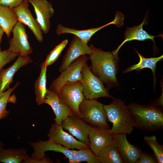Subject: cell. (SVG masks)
Masks as SVG:
<instances>
[{
  "instance_id": "cell-1",
  "label": "cell",
  "mask_w": 163,
  "mask_h": 163,
  "mask_svg": "<svg viewBox=\"0 0 163 163\" xmlns=\"http://www.w3.org/2000/svg\"><path fill=\"white\" fill-rule=\"evenodd\" d=\"M91 71L105 84L107 88L119 86L116 75L118 71V57L112 52H106L94 46L89 56Z\"/></svg>"
},
{
  "instance_id": "cell-2",
  "label": "cell",
  "mask_w": 163,
  "mask_h": 163,
  "mask_svg": "<svg viewBox=\"0 0 163 163\" xmlns=\"http://www.w3.org/2000/svg\"><path fill=\"white\" fill-rule=\"evenodd\" d=\"M133 121L134 126L149 131L163 128V110L153 103L142 105L132 103L128 106Z\"/></svg>"
},
{
  "instance_id": "cell-3",
  "label": "cell",
  "mask_w": 163,
  "mask_h": 163,
  "mask_svg": "<svg viewBox=\"0 0 163 163\" xmlns=\"http://www.w3.org/2000/svg\"><path fill=\"white\" fill-rule=\"evenodd\" d=\"M109 104L104 105L107 117L113 126L110 129L113 134L130 135L133 130V121L128 106L120 99L113 98Z\"/></svg>"
},
{
  "instance_id": "cell-4",
  "label": "cell",
  "mask_w": 163,
  "mask_h": 163,
  "mask_svg": "<svg viewBox=\"0 0 163 163\" xmlns=\"http://www.w3.org/2000/svg\"><path fill=\"white\" fill-rule=\"evenodd\" d=\"M104 105L97 99H85L79 106L80 118L93 127L109 129Z\"/></svg>"
},
{
  "instance_id": "cell-5",
  "label": "cell",
  "mask_w": 163,
  "mask_h": 163,
  "mask_svg": "<svg viewBox=\"0 0 163 163\" xmlns=\"http://www.w3.org/2000/svg\"><path fill=\"white\" fill-rule=\"evenodd\" d=\"M81 82L83 87V93L86 99H97L105 97L113 98L109 93V88H105L104 83L91 71L87 62L84 66L82 70Z\"/></svg>"
},
{
  "instance_id": "cell-6",
  "label": "cell",
  "mask_w": 163,
  "mask_h": 163,
  "mask_svg": "<svg viewBox=\"0 0 163 163\" xmlns=\"http://www.w3.org/2000/svg\"><path fill=\"white\" fill-rule=\"evenodd\" d=\"M34 152L27 161V163H48L49 159L45 157L44 153L46 151H52L62 153L68 158L70 163H75L74 150H71L64 146L51 142L40 140L30 142Z\"/></svg>"
},
{
  "instance_id": "cell-7",
  "label": "cell",
  "mask_w": 163,
  "mask_h": 163,
  "mask_svg": "<svg viewBox=\"0 0 163 163\" xmlns=\"http://www.w3.org/2000/svg\"><path fill=\"white\" fill-rule=\"evenodd\" d=\"M89 59V57L87 55L80 56L61 72L59 76L52 82L47 89L57 93L66 83L81 81L82 79V69Z\"/></svg>"
},
{
  "instance_id": "cell-8",
  "label": "cell",
  "mask_w": 163,
  "mask_h": 163,
  "mask_svg": "<svg viewBox=\"0 0 163 163\" xmlns=\"http://www.w3.org/2000/svg\"><path fill=\"white\" fill-rule=\"evenodd\" d=\"M83 89V85L81 81L68 82L63 85L57 93L60 100L80 118L79 106L85 99Z\"/></svg>"
},
{
  "instance_id": "cell-9",
  "label": "cell",
  "mask_w": 163,
  "mask_h": 163,
  "mask_svg": "<svg viewBox=\"0 0 163 163\" xmlns=\"http://www.w3.org/2000/svg\"><path fill=\"white\" fill-rule=\"evenodd\" d=\"M11 32L13 37L9 40V47L7 50L17 54L19 57L29 56L33 50L29 43L24 25L18 21Z\"/></svg>"
},
{
  "instance_id": "cell-10",
  "label": "cell",
  "mask_w": 163,
  "mask_h": 163,
  "mask_svg": "<svg viewBox=\"0 0 163 163\" xmlns=\"http://www.w3.org/2000/svg\"><path fill=\"white\" fill-rule=\"evenodd\" d=\"M47 136L50 141L69 149H90V144L76 140L72 136L65 131L61 125L55 122L52 125Z\"/></svg>"
},
{
  "instance_id": "cell-11",
  "label": "cell",
  "mask_w": 163,
  "mask_h": 163,
  "mask_svg": "<svg viewBox=\"0 0 163 163\" xmlns=\"http://www.w3.org/2000/svg\"><path fill=\"white\" fill-rule=\"evenodd\" d=\"M94 46H89L80 38L74 35L69 47L65 54L59 71L61 72L81 56H89L93 52Z\"/></svg>"
},
{
  "instance_id": "cell-12",
  "label": "cell",
  "mask_w": 163,
  "mask_h": 163,
  "mask_svg": "<svg viewBox=\"0 0 163 163\" xmlns=\"http://www.w3.org/2000/svg\"><path fill=\"white\" fill-rule=\"evenodd\" d=\"M124 19L123 14L117 11L113 21L101 27L88 29L80 30L66 27L61 24H59L57 26L56 33L58 35L65 34H72L87 44L93 35L99 30L111 24H114L117 27H120L123 24Z\"/></svg>"
},
{
  "instance_id": "cell-13",
  "label": "cell",
  "mask_w": 163,
  "mask_h": 163,
  "mask_svg": "<svg viewBox=\"0 0 163 163\" xmlns=\"http://www.w3.org/2000/svg\"><path fill=\"white\" fill-rule=\"evenodd\" d=\"M63 129L69 133L79 141L90 144L89 133L92 126L76 116L68 117L62 124Z\"/></svg>"
},
{
  "instance_id": "cell-14",
  "label": "cell",
  "mask_w": 163,
  "mask_h": 163,
  "mask_svg": "<svg viewBox=\"0 0 163 163\" xmlns=\"http://www.w3.org/2000/svg\"><path fill=\"white\" fill-rule=\"evenodd\" d=\"M114 134L110 129L92 126L89 133L90 149L97 156L112 142Z\"/></svg>"
},
{
  "instance_id": "cell-15",
  "label": "cell",
  "mask_w": 163,
  "mask_h": 163,
  "mask_svg": "<svg viewBox=\"0 0 163 163\" xmlns=\"http://www.w3.org/2000/svg\"><path fill=\"white\" fill-rule=\"evenodd\" d=\"M34 8L36 20L43 33L46 34L49 32L51 23L50 18L54 11L51 3L46 0H27Z\"/></svg>"
},
{
  "instance_id": "cell-16",
  "label": "cell",
  "mask_w": 163,
  "mask_h": 163,
  "mask_svg": "<svg viewBox=\"0 0 163 163\" xmlns=\"http://www.w3.org/2000/svg\"><path fill=\"white\" fill-rule=\"evenodd\" d=\"M113 140L124 163H137L142 152L139 148L131 144L129 142L126 134L122 133L114 134Z\"/></svg>"
},
{
  "instance_id": "cell-17",
  "label": "cell",
  "mask_w": 163,
  "mask_h": 163,
  "mask_svg": "<svg viewBox=\"0 0 163 163\" xmlns=\"http://www.w3.org/2000/svg\"><path fill=\"white\" fill-rule=\"evenodd\" d=\"M29 2L24 0L22 3L12 9L17 15L18 21L27 25L30 30L37 40L42 43L43 40V32L36 19L33 16L29 9Z\"/></svg>"
},
{
  "instance_id": "cell-18",
  "label": "cell",
  "mask_w": 163,
  "mask_h": 163,
  "mask_svg": "<svg viewBox=\"0 0 163 163\" xmlns=\"http://www.w3.org/2000/svg\"><path fill=\"white\" fill-rule=\"evenodd\" d=\"M44 103L51 106L56 116L55 122L59 124L62 125L68 117L76 116L69 107L60 100L57 93L48 89Z\"/></svg>"
},
{
  "instance_id": "cell-19",
  "label": "cell",
  "mask_w": 163,
  "mask_h": 163,
  "mask_svg": "<svg viewBox=\"0 0 163 163\" xmlns=\"http://www.w3.org/2000/svg\"><path fill=\"white\" fill-rule=\"evenodd\" d=\"M29 56H18L14 63L6 69H2L0 71V93L6 91L13 81L15 74L22 67L32 62Z\"/></svg>"
},
{
  "instance_id": "cell-20",
  "label": "cell",
  "mask_w": 163,
  "mask_h": 163,
  "mask_svg": "<svg viewBox=\"0 0 163 163\" xmlns=\"http://www.w3.org/2000/svg\"><path fill=\"white\" fill-rule=\"evenodd\" d=\"M147 22L145 18L141 24L138 26H135L132 27H127L125 32V39L117 48L112 51L114 55L118 56V53L120 49L122 46L127 41H130L133 40L144 41L145 40L150 39L155 44L154 38L155 37L162 36L159 35L154 36L146 32L143 29L144 25L147 24Z\"/></svg>"
},
{
  "instance_id": "cell-21",
  "label": "cell",
  "mask_w": 163,
  "mask_h": 163,
  "mask_svg": "<svg viewBox=\"0 0 163 163\" xmlns=\"http://www.w3.org/2000/svg\"><path fill=\"white\" fill-rule=\"evenodd\" d=\"M18 21L16 14L12 9L0 5V25L8 38L10 36L13 27Z\"/></svg>"
},
{
  "instance_id": "cell-22",
  "label": "cell",
  "mask_w": 163,
  "mask_h": 163,
  "mask_svg": "<svg viewBox=\"0 0 163 163\" xmlns=\"http://www.w3.org/2000/svg\"><path fill=\"white\" fill-rule=\"evenodd\" d=\"M47 66L45 62H42L40 66V75L34 84L36 100L38 105L44 104L47 94V89L46 88V73Z\"/></svg>"
},
{
  "instance_id": "cell-23",
  "label": "cell",
  "mask_w": 163,
  "mask_h": 163,
  "mask_svg": "<svg viewBox=\"0 0 163 163\" xmlns=\"http://www.w3.org/2000/svg\"><path fill=\"white\" fill-rule=\"evenodd\" d=\"M136 51L139 56V62L137 64L133 65L126 69L123 72V73H125L129 72L134 70L139 71L144 68L150 69L152 70L153 73L154 86L155 87L156 80L155 73L156 63L158 62L161 60L163 59V55L157 57L146 58L142 56L136 50Z\"/></svg>"
},
{
  "instance_id": "cell-24",
  "label": "cell",
  "mask_w": 163,
  "mask_h": 163,
  "mask_svg": "<svg viewBox=\"0 0 163 163\" xmlns=\"http://www.w3.org/2000/svg\"><path fill=\"white\" fill-rule=\"evenodd\" d=\"M29 157L24 149H0V162L19 163L23 161L24 162Z\"/></svg>"
},
{
  "instance_id": "cell-25",
  "label": "cell",
  "mask_w": 163,
  "mask_h": 163,
  "mask_svg": "<svg viewBox=\"0 0 163 163\" xmlns=\"http://www.w3.org/2000/svg\"><path fill=\"white\" fill-rule=\"evenodd\" d=\"M100 163H123V161L113 140L98 156Z\"/></svg>"
},
{
  "instance_id": "cell-26",
  "label": "cell",
  "mask_w": 163,
  "mask_h": 163,
  "mask_svg": "<svg viewBox=\"0 0 163 163\" xmlns=\"http://www.w3.org/2000/svg\"><path fill=\"white\" fill-rule=\"evenodd\" d=\"M75 163L86 161L88 163H100L98 156L96 155L90 149L84 148L74 150Z\"/></svg>"
},
{
  "instance_id": "cell-27",
  "label": "cell",
  "mask_w": 163,
  "mask_h": 163,
  "mask_svg": "<svg viewBox=\"0 0 163 163\" xmlns=\"http://www.w3.org/2000/svg\"><path fill=\"white\" fill-rule=\"evenodd\" d=\"M144 139L153 150L158 163H163V146L158 143L156 136L155 135L144 136Z\"/></svg>"
},
{
  "instance_id": "cell-28",
  "label": "cell",
  "mask_w": 163,
  "mask_h": 163,
  "mask_svg": "<svg viewBox=\"0 0 163 163\" xmlns=\"http://www.w3.org/2000/svg\"><path fill=\"white\" fill-rule=\"evenodd\" d=\"M20 83L17 82L12 88H10L6 91L0 93V120L6 118L9 111L6 109L9 98L12 92L17 87Z\"/></svg>"
},
{
  "instance_id": "cell-29",
  "label": "cell",
  "mask_w": 163,
  "mask_h": 163,
  "mask_svg": "<svg viewBox=\"0 0 163 163\" xmlns=\"http://www.w3.org/2000/svg\"><path fill=\"white\" fill-rule=\"evenodd\" d=\"M68 43V39L64 40L49 53L44 62L47 66L52 65L57 60Z\"/></svg>"
},
{
  "instance_id": "cell-30",
  "label": "cell",
  "mask_w": 163,
  "mask_h": 163,
  "mask_svg": "<svg viewBox=\"0 0 163 163\" xmlns=\"http://www.w3.org/2000/svg\"><path fill=\"white\" fill-rule=\"evenodd\" d=\"M18 56L17 54L7 50L0 51V71L5 65L15 59Z\"/></svg>"
},
{
  "instance_id": "cell-31",
  "label": "cell",
  "mask_w": 163,
  "mask_h": 163,
  "mask_svg": "<svg viewBox=\"0 0 163 163\" xmlns=\"http://www.w3.org/2000/svg\"><path fill=\"white\" fill-rule=\"evenodd\" d=\"M136 163H158L154 155L142 152Z\"/></svg>"
},
{
  "instance_id": "cell-32",
  "label": "cell",
  "mask_w": 163,
  "mask_h": 163,
  "mask_svg": "<svg viewBox=\"0 0 163 163\" xmlns=\"http://www.w3.org/2000/svg\"><path fill=\"white\" fill-rule=\"evenodd\" d=\"M24 0H0V5L12 9L19 5Z\"/></svg>"
},
{
  "instance_id": "cell-33",
  "label": "cell",
  "mask_w": 163,
  "mask_h": 163,
  "mask_svg": "<svg viewBox=\"0 0 163 163\" xmlns=\"http://www.w3.org/2000/svg\"><path fill=\"white\" fill-rule=\"evenodd\" d=\"M5 32L2 27L0 25V51H1L0 47L1 43L2 38Z\"/></svg>"
},
{
  "instance_id": "cell-34",
  "label": "cell",
  "mask_w": 163,
  "mask_h": 163,
  "mask_svg": "<svg viewBox=\"0 0 163 163\" xmlns=\"http://www.w3.org/2000/svg\"><path fill=\"white\" fill-rule=\"evenodd\" d=\"M4 145L3 143L1 141H0V149L3 148Z\"/></svg>"
}]
</instances>
